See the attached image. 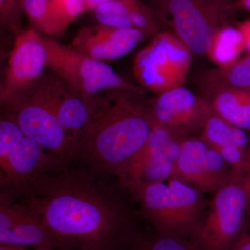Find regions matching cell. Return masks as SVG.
<instances>
[{"mask_svg": "<svg viewBox=\"0 0 250 250\" xmlns=\"http://www.w3.org/2000/svg\"><path fill=\"white\" fill-rule=\"evenodd\" d=\"M148 37L138 29L98 24L81 28L70 47L87 57L105 62L125 57Z\"/></svg>", "mask_w": 250, "mask_h": 250, "instance_id": "obj_15", "label": "cell"}, {"mask_svg": "<svg viewBox=\"0 0 250 250\" xmlns=\"http://www.w3.org/2000/svg\"><path fill=\"white\" fill-rule=\"evenodd\" d=\"M62 164L24 134L13 120L0 118V192L15 195Z\"/></svg>", "mask_w": 250, "mask_h": 250, "instance_id": "obj_6", "label": "cell"}, {"mask_svg": "<svg viewBox=\"0 0 250 250\" xmlns=\"http://www.w3.org/2000/svg\"><path fill=\"white\" fill-rule=\"evenodd\" d=\"M133 197L154 231L187 241L205 213L202 192L176 177L142 183Z\"/></svg>", "mask_w": 250, "mask_h": 250, "instance_id": "obj_3", "label": "cell"}, {"mask_svg": "<svg viewBox=\"0 0 250 250\" xmlns=\"http://www.w3.org/2000/svg\"><path fill=\"white\" fill-rule=\"evenodd\" d=\"M22 0H0V23L1 27L17 35L23 30Z\"/></svg>", "mask_w": 250, "mask_h": 250, "instance_id": "obj_24", "label": "cell"}, {"mask_svg": "<svg viewBox=\"0 0 250 250\" xmlns=\"http://www.w3.org/2000/svg\"><path fill=\"white\" fill-rule=\"evenodd\" d=\"M27 247L14 246V245L0 244V250H30ZM31 250H58L52 248H33Z\"/></svg>", "mask_w": 250, "mask_h": 250, "instance_id": "obj_29", "label": "cell"}, {"mask_svg": "<svg viewBox=\"0 0 250 250\" xmlns=\"http://www.w3.org/2000/svg\"><path fill=\"white\" fill-rule=\"evenodd\" d=\"M42 36V33L31 27L15 36L0 89L1 104L39 80L45 72L47 57Z\"/></svg>", "mask_w": 250, "mask_h": 250, "instance_id": "obj_13", "label": "cell"}, {"mask_svg": "<svg viewBox=\"0 0 250 250\" xmlns=\"http://www.w3.org/2000/svg\"><path fill=\"white\" fill-rule=\"evenodd\" d=\"M229 1H232V2H233V1H235V0H229Z\"/></svg>", "mask_w": 250, "mask_h": 250, "instance_id": "obj_32", "label": "cell"}, {"mask_svg": "<svg viewBox=\"0 0 250 250\" xmlns=\"http://www.w3.org/2000/svg\"><path fill=\"white\" fill-rule=\"evenodd\" d=\"M38 82L61 124L80 142L91 116L90 102L50 70L44 72Z\"/></svg>", "mask_w": 250, "mask_h": 250, "instance_id": "obj_16", "label": "cell"}, {"mask_svg": "<svg viewBox=\"0 0 250 250\" xmlns=\"http://www.w3.org/2000/svg\"><path fill=\"white\" fill-rule=\"evenodd\" d=\"M228 166L215 149L201 139L190 136L182 140L172 177L202 192H215L232 180Z\"/></svg>", "mask_w": 250, "mask_h": 250, "instance_id": "obj_11", "label": "cell"}, {"mask_svg": "<svg viewBox=\"0 0 250 250\" xmlns=\"http://www.w3.org/2000/svg\"><path fill=\"white\" fill-rule=\"evenodd\" d=\"M230 250H250V215L248 213L246 223L239 236Z\"/></svg>", "mask_w": 250, "mask_h": 250, "instance_id": "obj_26", "label": "cell"}, {"mask_svg": "<svg viewBox=\"0 0 250 250\" xmlns=\"http://www.w3.org/2000/svg\"><path fill=\"white\" fill-rule=\"evenodd\" d=\"M233 6L236 9H242L250 13V0H235Z\"/></svg>", "mask_w": 250, "mask_h": 250, "instance_id": "obj_30", "label": "cell"}, {"mask_svg": "<svg viewBox=\"0 0 250 250\" xmlns=\"http://www.w3.org/2000/svg\"><path fill=\"white\" fill-rule=\"evenodd\" d=\"M87 10L86 0H49L42 34L54 39L62 37Z\"/></svg>", "mask_w": 250, "mask_h": 250, "instance_id": "obj_19", "label": "cell"}, {"mask_svg": "<svg viewBox=\"0 0 250 250\" xmlns=\"http://www.w3.org/2000/svg\"><path fill=\"white\" fill-rule=\"evenodd\" d=\"M120 250H193L187 240L161 234L138 231Z\"/></svg>", "mask_w": 250, "mask_h": 250, "instance_id": "obj_22", "label": "cell"}, {"mask_svg": "<svg viewBox=\"0 0 250 250\" xmlns=\"http://www.w3.org/2000/svg\"><path fill=\"white\" fill-rule=\"evenodd\" d=\"M249 134H250V132L249 133Z\"/></svg>", "mask_w": 250, "mask_h": 250, "instance_id": "obj_33", "label": "cell"}, {"mask_svg": "<svg viewBox=\"0 0 250 250\" xmlns=\"http://www.w3.org/2000/svg\"><path fill=\"white\" fill-rule=\"evenodd\" d=\"M232 124L229 123L214 111L207 118L200 131V137L209 147L217 148L231 142Z\"/></svg>", "mask_w": 250, "mask_h": 250, "instance_id": "obj_23", "label": "cell"}, {"mask_svg": "<svg viewBox=\"0 0 250 250\" xmlns=\"http://www.w3.org/2000/svg\"><path fill=\"white\" fill-rule=\"evenodd\" d=\"M192 52L173 32L161 31L135 56L133 75L144 90L161 94L184 86Z\"/></svg>", "mask_w": 250, "mask_h": 250, "instance_id": "obj_7", "label": "cell"}, {"mask_svg": "<svg viewBox=\"0 0 250 250\" xmlns=\"http://www.w3.org/2000/svg\"><path fill=\"white\" fill-rule=\"evenodd\" d=\"M0 244L62 250V243L42 219L0 192Z\"/></svg>", "mask_w": 250, "mask_h": 250, "instance_id": "obj_14", "label": "cell"}, {"mask_svg": "<svg viewBox=\"0 0 250 250\" xmlns=\"http://www.w3.org/2000/svg\"><path fill=\"white\" fill-rule=\"evenodd\" d=\"M182 139L153 123L146 144L134 158L123 181L132 196L141 184L164 182L173 176Z\"/></svg>", "mask_w": 250, "mask_h": 250, "instance_id": "obj_10", "label": "cell"}, {"mask_svg": "<svg viewBox=\"0 0 250 250\" xmlns=\"http://www.w3.org/2000/svg\"><path fill=\"white\" fill-rule=\"evenodd\" d=\"M47 52V69L65 81L88 101L108 90L126 89L144 92L139 85L130 83L105 62L80 53L42 34Z\"/></svg>", "mask_w": 250, "mask_h": 250, "instance_id": "obj_8", "label": "cell"}, {"mask_svg": "<svg viewBox=\"0 0 250 250\" xmlns=\"http://www.w3.org/2000/svg\"><path fill=\"white\" fill-rule=\"evenodd\" d=\"M22 1L24 14L30 23L31 27L42 34L49 0H22Z\"/></svg>", "mask_w": 250, "mask_h": 250, "instance_id": "obj_25", "label": "cell"}, {"mask_svg": "<svg viewBox=\"0 0 250 250\" xmlns=\"http://www.w3.org/2000/svg\"><path fill=\"white\" fill-rule=\"evenodd\" d=\"M110 1H111V0H86L88 10L93 11L94 10L98 7L99 6H100V5Z\"/></svg>", "mask_w": 250, "mask_h": 250, "instance_id": "obj_31", "label": "cell"}, {"mask_svg": "<svg viewBox=\"0 0 250 250\" xmlns=\"http://www.w3.org/2000/svg\"><path fill=\"white\" fill-rule=\"evenodd\" d=\"M149 111L153 123L186 138L200 133L213 109L207 99L182 86L158 94L149 102Z\"/></svg>", "mask_w": 250, "mask_h": 250, "instance_id": "obj_12", "label": "cell"}, {"mask_svg": "<svg viewBox=\"0 0 250 250\" xmlns=\"http://www.w3.org/2000/svg\"><path fill=\"white\" fill-rule=\"evenodd\" d=\"M236 27L239 29L244 42L245 51L250 54V18L238 22Z\"/></svg>", "mask_w": 250, "mask_h": 250, "instance_id": "obj_27", "label": "cell"}, {"mask_svg": "<svg viewBox=\"0 0 250 250\" xmlns=\"http://www.w3.org/2000/svg\"><path fill=\"white\" fill-rule=\"evenodd\" d=\"M208 209L188 238L193 250H230L248 216L241 179H233L214 192Z\"/></svg>", "mask_w": 250, "mask_h": 250, "instance_id": "obj_9", "label": "cell"}, {"mask_svg": "<svg viewBox=\"0 0 250 250\" xmlns=\"http://www.w3.org/2000/svg\"><path fill=\"white\" fill-rule=\"evenodd\" d=\"M151 3L161 24L199 54L207 53L213 34L230 24L235 9L229 0H151Z\"/></svg>", "mask_w": 250, "mask_h": 250, "instance_id": "obj_5", "label": "cell"}, {"mask_svg": "<svg viewBox=\"0 0 250 250\" xmlns=\"http://www.w3.org/2000/svg\"><path fill=\"white\" fill-rule=\"evenodd\" d=\"M9 196L42 219L62 250H120L138 232L136 202L121 178L78 162L62 164Z\"/></svg>", "mask_w": 250, "mask_h": 250, "instance_id": "obj_1", "label": "cell"}, {"mask_svg": "<svg viewBox=\"0 0 250 250\" xmlns=\"http://www.w3.org/2000/svg\"><path fill=\"white\" fill-rule=\"evenodd\" d=\"M213 111L233 125L250 132V87H209L202 89Z\"/></svg>", "mask_w": 250, "mask_h": 250, "instance_id": "obj_17", "label": "cell"}, {"mask_svg": "<svg viewBox=\"0 0 250 250\" xmlns=\"http://www.w3.org/2000/svg\"><path fill=\"white\" fill-rule=\"evenodd\" d=\"M145 94L114 89L94 98L76 162L99 173L118 176L123 182L153 126Z\"/></svg>", "mask_w": 250, "mask_h": 250, "instance_id": "obj_2", "label": "cell"}, {"mask_svg": "<svg viewBox=\"0 0 250 250\" xmlns=\"http://www.w3.org/2000/svg\"><path fill=\"white\" fill-rule=\"evenodd\" d=\"M93 11L102 25L136 29V0H111Z\"/></svg>", "mask_w": 250, "mask_h": 250, "instance_id": "obj_21", "label": "cell"}, {"mask_svg": "<svg viewBox=\"0 0 250 250\" xmlns=\"http://www.w3.org/2000/svg\"><path fill=\"white\" fill-rule=\"evenodd\" d=\"M245 51L241 33L236 26L227 24L215 31L206 55L218 67L231 65Z\"/></svg>", "mask_w": 250, "mask_h": 250, "instance_id": "obj_18", "label": "cell"}, {"mask_svg": "<svg viewBox=\"0 0 250 250\" xmlns=\"http://www.w3.org/2000/svg\"><path fill=\"white\" fill-rule=\"evenodd\" d=\"M242 187L246 192L247 202H248V213L250 215V164L247 166L246 170L241 177Z\"/></svg>", "mask_w": 250, "mask_h": 250, "instance_id": "obj_28", "label": "cell"}, {"mask_svg": "<svg viewBox=\"0 0 250 250\" xmlns=\"http://www.w3.org/2000/svg\"><path fill=\"white\" fill-rule=\"evenodd\" d=\"M1 104V113L13 120L46 152L65 164L76 162L80 142L61 124L38 80Z\"/></svg>", "mask_w": 250, "mask_h": 250, "instance_id": "obj_4", "label": "cell"}, {"mask_svg": "<svg viewBox=\"0 0 250 250\" xmlns=\"http://www.w3.org/2000/svg\"><path fill=\"white\" fill-rule=\"evenodd\" d=\"M198 82L201 90L219 85L250 88V54L240 57L228 66L205 70L200 75Z\"/></svg>", "mask_w": 250, "mask_h": 250, "instance_id": "obj_20", "label": "cell"}]
</instances>
